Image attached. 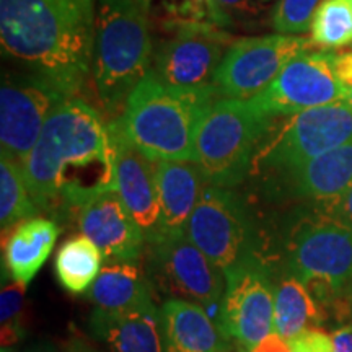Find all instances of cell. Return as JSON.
<instances>
[{
  "label": "cell",
  "mask_w": 352,
  "mask_h": 352,
  "mask_svg": "<svg viewBox=\"0 0 352 352\" xmlns=\"http://www.w3.org/2000/svg\"><path fill=\"white\" fill-rule=\"evenodd\" d=\"M95 0H0L3 54L77 95L94 64Z\"/></svg>",
  "instance_id": "obj_2"
},
{
  "label": "cell",
  "mask_w": 352,
  "mask_h": 352,
  "mask_svg": "<svg viewBox=\"0 0 352 352\" xmlns=\"http://www.w3.org/2000/svg\"><path fill=\"white\" fill-rule=\"evenodd\" d=\"M308 39L289 34L239 39L228 47L214 78L217 98L248 100L266 90L294 57L311 50Z\"/></svg>",
  "instance_id": "obj_11"
},
{
  "label": "cell",
  "mask_w": 352,
  "mask_h": 352,
  "mask_svg": "<svg viewBox=\"0 0 352 352\" xmlns=\"http://www.w3.org/2000/svg\"><path fill=\"white\" fill-rule=\"evenodd\" d=\"M349 139H352V108L346 101H340L290 114L279 126H276V121L272 122L254 162L259 168L287 173Z\"/></svg>",
  "instance_id": "obj_7"
},
{
  "label": "cell",
  "mask_w": 352,
  "mask_h": 352,
  "mask_svg": "<svg viewBox=\"0 0 352 352\" xmlns=\"http://www.w3.org/2000/svg\"><path fill=\"white\" fill-rule=\"evenodd\" d=\"M217 6L228 23H232L235 16L245 19V16L254 15L258 10L256 0H217Z\"/></svg>",
  "instance_id": "obj_31"
},
{
  "label": "cell",
  "mask_w": 352,
  "mask_h": 352,
  "mask_svg": "<svg viewBox=\"0 0 352 352\" xmlns=\"http://www.w3.org/2000/svg\"><path fill=\"white\" fill-rule=\"evenodd\" d=\"M333 52L307 51L294 57L261 94L248 98L270 116H290L346 101L347 91L333 67Z\"/></svg>",
  "instance_id": "obj_14"
},
{
  "label": "cell",
  "mask_w": 352,
  "mask_h": 352,
  "mask_svg": "<svg viewBox=\"0 0 352 352\" xmlns=\"http://www.w3.org/2000/svg\"><path fill=\"white\" fill-rule=\"evenodd\" d=\"M25 352H65V349L60 351L59 347L52 344V342L41 341V342H36V344H33L32 347H28Z\"/></svg>",
  "instance_id": "obj_37"
},
{
  "label": "cell",
  "mask_w": 352,
  "mask_h": 352,
  "mask_svg": "<svg viewBox=\"0 0 352 352\" xmlns=\"http://www.w3.org/2000/svg\"><path fill=\"white\" fill-rule=\"evenodd\" d=\"M333 67L338 80L346 88L347 95L352 91V51L340 52L333 57Z\"/></svg>",
  "instance_id": "obj_32"
},
{
  "label": "cell",
  "mask_w": 352,
  "mask_h": 352,
  "mask_svg": "<svg viewBox=\"0 0 352 352\" xmlns=\"http://www.w3.org/2000/svg\"><path fill=\"white\" fill-rule=\"evenodd\" d=\"M202 2H204L206 7L209 8L210 21H212L214 25H217V26L230 25V23H228V20L226 19V16L222 15V12H220V8L217 6V0H202Z\"/></svg>",
  "instance_id": "obj_36"
},
{
  "label": "cell",
  "mask_w": 352,
  "mask_h": 352,
  "mask_svg": "<svg viewBox=\"0 0 352 352\" xmlns=\"http://www.w3.org/2000/svg\"><path fill=\"white\" fill-rule=\"evenodd\" d=\"M175 28L173 36L153 52V76L171 87L214 88L230 36L210 21H175Z\"/></svg>",
  "instance_id": "obj_13"
},
{
  "label": "cell",
  "mask_w": 352,
  "mask_h": 352,
  "mask_svg": "<svg viewBox=\"0 0 352 352\" xmlns=\"http://www.w3.org/2000/svg\"><path fill=\"white\" fill-rule=\"evenodd\" d=\"M333 352H352V323L342 324L333 333Z\"/></svg>",
  "instance_id": "obj_34"
},
{
  "label": "cell",
  "mask_w": 352,
  "mask_h": 352,
  "mask_svg": "<svg viewBox=\"0 0 352 352\" xmlns=\"http://www.w3.org/2000/svg\"><path fill=\"white\" fill-rule=\"evenodd\" d=\"M321 324V311L314 296L296 276L287 272L276 284L274 331L284 340H294L307 329Z\"/></svg>",
  "instance_id": "obj_23"
},
{
  "label": "cell",
  "mask_w": 352,
  "mask_h": 352,
  "mask_svg": "<svg viewBox=\"0 0 352 352\" xmlns=\"http://www.w3.org/2000/svg\"><path fill=\"white\" fill-rule=\"evenodd\" d=\"M346 103H347V104H349V107L352 108V91H351V94H349V95H347V98H346Z\"/></svg>",
  "instance_id": "obj_39"
},
{
  "label": "cell",
  "mask_w": 352,
  "mask_h": 352,
  "mask_svg": "<svg viewBox=\"0 0 352 352\" xmlns=\"http://www.w3.org/2000/svg\"><path fill=\"white\" fill-rule=\"evenodd\" d=\"M323 0H279L272 13V26L283 34L305 33Z\"/></svg>",
  "instance_id": "obj_28"
},
{
  "label": "cell",
  "mask_w": 352,
  "mask_h": 352,
  "mask_svg": "<svg viewBox=\"0 0 352 352\" xmlns=\"http://www.w3.org/2000/svg\"><path fill=\"white\" fill-rule=\"evenodd\" d=\"M290 195L315 202L341 196L352 186V139L284 173Z\"/></svg>",
  "instance_id": "obj_21"
},
{
  "label": "cell",
  "mask_w": 352,
  "mask_h": 352,
  "mask_svg": "<svg viewBox=\"0 0 352 352\" xmlns=\"http://www.w3.org/2000/svg\"><path fill=\"white\" fill-rule=\"evenodd\" d=\"M158 310L168 352H228V341L199 303L171 297Z\"/></svg>",
  "instance_id": "obj_19"
},
{
  "label": "cell",
  "mask_w": 352,
  "mask_h": 352,
  "mask_svg": "<svg viewBox=\"0 0 352 352\" xmlns=\"http://www.w3.org/2000/svg\"><path fill=\"white\" fill-rule=\"evenodd\" d=\"M39 214L28 186H26L21 166L10 158H0V226L6 233L26 219Z\"/></svg>",
  "instance_id": "obj_25"
},
{
  "label": "cell",
  "mask_w": 352,
  "mask_h": 352,
  "mask_svg": "<svg viewBox=\"0 0 352 352\" xmlns=\"http://www.w3.org/2000/svg\"><path fill=\"white\" fill-rule=\"evenodd\" d=\"M147 259L148 272L165 292L204 308L222 300L226 276L184 232H162L148 240Z\"/></svg>",
  "instance_id": "obj_12"
},
{
  "label": "cell",
  "mask_w": 352,
  "mask_h": 352,
  "mask_svg": "<svg viewBox=\"0 0 352 352\" xmlns=\"http://www.w3.org/2000/svg\"><path fill=\"white\" fill-rule=\"evenodd\" d=\"M346 300H347V318H349L352 323V287L349 289V292H347Z\"/></svg>",
  "instance_id": "obj_38"
},
{
  "label": "cell",
  "mask_w": 352,
  "mask_h": 352,
  "mask_svg": "<svg viewBox=\"0 0 352 352\" xmlns=\"http://www.w3.org/2000/svg\"><path fill=\"white\" fill-rule=\"evenodd\" d=\"M217 100L214 88L171 87L151 70L132 90L116 121L152 160L195 164L197 127Z\"/></svg>",
  "instance_id": "obj_3"
},
{
  "label": "cell",
  "mask_w": 352,
  "mask_h": 352,
  "mask_svg": "<svg viewBox=\"0 0 352 352\" xmlns=\"http://www.w3.org/2000/svg\"><path fill=\"white\" fill-rule=\"evenodd\" d=\"M108 134L114 153L118 192L135 223L142 228L147 241L155 239L162 233L157 162L140 152L126 138L116 120L108 124Z\"/></svg>",
  "instance_id": "obj_15"
},
{
  "label": "cell",
  "mask_w": 352,
  "mask_h": 352,
  "mask_svg": "<svg viewBox=\"0 0 352 352\" xmlns=\"http://www.w3.org/2000/svg\"><path fill=\"white\" fill-rule=\"evenodd\" d=\"M289 344L292 352H333V338L320 329H307Z\"/></svg>",
  "instance_id": "obj_30"
},
{
  "label": "cell",
  "mask_w": 352,
  "mask_h": 352,
  "mask_svg": "<svg viewBox=\"0 0 352 352\" xmlns=\"http://www.w3.org/2000/svg\"><path fill=\"white\" fill-rule=\"evenodd\" d=\"M64 349L65 352H109L98 349V347L91 344L90 341L83 340L78 334H72V336L67 338V341L64 342Z\"/></svg>",
  "instance_id": "obj_35"
},
{
  "label": "cell",
  "mask_w": 352,
  "mask_h": 352,
  "mask_svg": "<svg viewBox=\"0 0 352 352\" xmlns=\"http://www.w3.org/2000/svg\"><path fill=\"white\" fill-rule=\"evenodd\" d=\"M248 352H292V349H290L287 340H284L280 334L272 331L264 340L259 341L256 346H253Z\"/></svg>",
  "instance_id": "obj_33"
},
{
  "label": "cell",
  "mask_w": 352,
  "mask_h": 352,
  "mask_svg": "<svg viewBox=\"0 0 352 352\" xmlns=\"http://www.w3.org/2000/svg\"><path fill=\"white\" fill-rule=\"evenodd\" d=\"M88 302L104 311H134L155 307L152 280L139 263L104 264L100 276L88 289Z\"/></svg>",
  "instance_id": "obj_22"
},
{
  "label": "cell",
  "mask_w": 352,
  "mask_h": 352,
  "mask_svg": "<svg viewBox=\"0 0 352 352\" xmlns=\"http://www.w3.org/2000/svg\"><path fill=\"white\" fill-rule=\"evenodd\" d=\"M25 289L19 283H3L0 294V327H2V347H12L26 334L25 327Z\"/></svg>",
  "instance_id": "obj_27"
},
{
  "label": "cell",
  "mask_w": 352,
  "mask_h": 352,
  "mask_svg": "<svg viewBox=\"0 0 352 352\" xmlns=\"http://www.w3.org/2000/svg\"><path fill=\"white\" fill-rule=\"evenodd\" d=\"M223 276L226 292L215 324L227 341H235L248 352L274 331L276 284L270 267L258 254Z\"/></svg>",
  "instance_id": "obj_10"
},
{
  "label": "cell",
  "mask_w": 352,
  "mask_h": 352,
  "mask_svg": "<svg viewBox=\"0 0 352 352\" xmlns=\"http://www.w3.org/2000/svg\"><path fill=\"white\" fill-rule=\"evenodd\" d=\"M2 352H15L12 347H2Z\"/></svg>",
  "instance_id": "obj_40"
},
{
  "label": "cell",
  "mask_w": 352,
  "mask_h": 352,
  "mask_svg": "<svg viewBox=\"0 0 352 352\" xmlns=\"http://www.w3.org/2000/svg\"><path fill=\"white\" fill-rule=\"evenodd\" d=\"M139 2H142L144 3V6H151V0H139Z\"/></svg>",
  "instance_id": "obj_41"
},
{
  "label": "cell",
  "mask_w": 352,
  "mask_h": 352,
  "mask_svg": "<svg viewBox=\"0 0 352 352\" xmlns=\"http://www.w3.org/2000/svg\"><path fill=\"white\" fill-rule=\"evenodd\" d=\"M88 331L109 352H168L157 307L120 314L95 308Z\"/></svg>",
  "instance_id": "obj_17"
},
{
  "label": "cell",
  "mask_w": 352,
  "mask_h": 352,
  "mask_svg": "<svg viewBox=\"0 0 352 352\" xmlns=\"http://www.w3.org/2000/svg\"><path fill=\"white\" fill-rule=\"evenodd\" d=\"M147 10L139 0H98L96 6L91 74L101 107L111 116H121L132 90L152 69Z\"/></svg>",
  "instance_id": "obj_4"
},
{
  "label": "cell",
  "mask_w": 352,
  "mask_h": 352,
  "mask_svg": "<svg viewBox=\"0 0 352 352\" xmlns=\"http://www.w3.org/2000/svg\"><path fill=\"white\" fill-rule=\"evenodd\" d=\"M184 233L223 274L256 254L252 209L232 188L208 184Z\"/></svg>",
  "instance_id": "obj_8"
},
{
  "label": "cell",
  "mask_w": 352,
  "mask_h": 352,
  "mask_svg": "<svg viewBox=\"0 0 352 352\" xmlns=\"http://www.w3.org/2000/svg\"><path fill=\"white\" fill-rule=\"evenodd\" d=\"M261 2H267V0H261Z\"/></svg>",
  "instance_id": "obj_42"
},
{
  "label": "cell",
  "mask_w": 352,
  "mask_h": 352,
  "mask_svg": "<svg viewBox=\"0 0 352 352\" xmlns=\"http://www.w3.org/2000/svg\"><path fill=\"white\" fill-rule=\"evenodd\" d=\"M287 271L323 302L341 303L352 287V228L315 210L290 232Z\"/></svg>",
  "instance_id": "obj_6"
},
{
  "label": "cell",
  "mask_w": 352,
  "mask_h": 352,
  "mask_svg": "<svg viewBox=\"0 0 352 352\" xmlns=\"http://www.w3.org/2000/svg\"><path fill=\"white\" fill-rule=\"evenodd\" d=\"M76 219L82 235L101 250L104 264L139 263L147 248L142 228L135 223L118 191L88 199L78 208Z\"/></svg>",
  "instance_id": "obj_16"
},
{
  "label": "cell",
  "mask_w": 352,
  "mask_h": 352,
  "mask_svg": "<svg viewBox=\"0 0 352 352\" xmlns=\"http://www.w3.org/2000/svg\"><path fill=\"white\" fill-rule=\"evenodd\" d=\"M59 233L54 219L38 215L8 230V236H3L2 241V279L8 277L26 287L50 258Z\"/></svg>",
  "instance_id": "obj_18"
},
{
  "label": "cell",
  "mask_w": 352,
  "mask_h": 352,
  "mask_svg": "<svg viewBox=\"0 0 352 352\" xmlns=\"http://www.w3.org/2000/svg\"><path fill=\"white\" fill-rule=\"evenodd\" d=\"M316 212L352 228V186L334 199L316 202Z\"/></svg>",
  "instance_id": "obj_29"
},
{
  "label": "cell",
  "mask_w": 352,
  "mask_h": 352,
  "mask_svg": "<svg viewBox=\"0 0 352 352\" xmlns=\"http://www.w3.org/2000/svg\"><path fill=\"white\" fill-rule=\"evenodd\" d=\"M162 232H184L208 182L192 162H157Z\"/></svg>",
  "instance_id": "obj_20"
},
{
  "label": "cell",
  "mask_w": 352,
  "mask_h": 352,
  "mask_svg": "<svg viewBox=\"0 0 352 352\" xmlns=\"http://www.w3.org/2000/svg\"><path fill=\"white\" fill-rule=\"evenodd\" d=\"M311 43L338 50L352 43V0H323L311 20Z\"/></svg>",
  "instance_id": "obj_26"
},
{
  "label": "cell",
  "mask_w": 352,
  "mask_h": 352,
  "mask_svg": "<svg viewBox=\"0 0 352 352\" xmlns=\"http://www.w3.org/2000/svg\"><path fill=\"white\" fill-rule=\"evenodd\" d=\"M274 121L250 100L215 101L196 134L195 164L208 184L235 188L243 182Z\"/></svg>",
  "instance_id": "obj_5"
},
{
  "label": "cell",
  "mask_w": 352,
  "mask_h": 352,
  "mask_svg": "<svg viewBox=\"0 0 352 352\" xmlns=\"http://www.w3.org/2000/svg\"><path fill=\"white\" fill-rule=\"evenodd\" d=\"M21 166L39 212L76 215L91 197L118 191L108 124L98 109L72 96L51 113Z\"/></svg>",
  "instance_id": "obj_1"
},
{
  "label": "cell",
  "mask_w": 352,
  "mask_h": 352,
  "mask_svg": "<svg viewBox=\"0 0 352 352\" xmlns=\"http://www.w3.org/2000/svg\"><path fill=\"white\" fill-rule=\"evenodd\" d=\"M64 85L32 72L3 76L0 87V147L2 155L21 165L41 135L51 113L72 98Z\"/></svg>",
  "instance_id": "obj_9"
},
{
  "label": "cell",
  "mask_w": 352,
  "mask_h": 352,
  "mask_svg": "<svg viewBox=\"0 0 352 352\" xmlns=\"http://www.w3.org/2000/svg\"><path fill=\"white\" fill-rule=\"evenodd\" d=\"M103 253L88 236H72L56 253L57 283L69 294H87L103 270Z\"/></svg>",
  "instance_id": "obj_24"
}]
</instances>
